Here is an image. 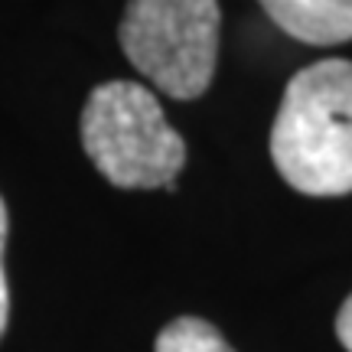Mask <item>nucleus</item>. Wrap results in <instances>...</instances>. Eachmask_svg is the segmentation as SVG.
<instances>
[{"label":"nucleus","instance_id":"6","mask_svg":"<svg viewBox=\"0 0 352 352\" xmlns=\"http://www.w3.org/2000/svg\"><path fill=\"white\" fill-rule=\"evenodd\" d=\"M3 245H7V206L0 199V340L10 316V294H7V274H3Z\"/></svg>","mask_w":352,"mask_h":352},{"label":"nucleus","instance_id":"4","mask_svg":"<svg viewBox=\"0 0 352 352\" xmlns=\"http://www.w3.org/2000/svg\"><path fill=\"white\" fill-rule=\"evenodd\" d=\"M287 36L310 46H340L352 39V0H258Z\"/></svg>","mask_w":352,"mask_h":352},{"label":"nucleus","instance_id":"2","mask_svg":"<svg viewBox=\"0 0 352 352\" xmlns=\"http://www.w3.org/2000/svg\"><path fill=\"white\" fill-rule=\"evenodd\" d=\"M82 147L111 186L173 189L186 166V144L147 85L114 78L82 108Z\"/></svg>","mask_w":352,"mask_h":352},{"label":"nucleus","instance_id":"7","mask_svg":"<svg viewBox=\"0 0 352 352\" xmlns=\"http://www.w3.org/2000/svg\"><path fill=\"white\" fill-rule=\"evenodd\" d=\"M336 336H340V342L352 352V294L346 297V303H342L340 314H336Z\"/></svg>","mask_w":352,"mask_h":352},{"label":"nucleus","instance_id":"3","mask_svg":"<svg viewBox=\"0 0 352 352\" xmlns=\"http://www.w3.org/2000/svg\"><path fill=\"white\" fill-rule=\"evenodd\" d=\"M219 0H127L118 39L131 65L164 95L192 101L212 85Z\"/></svg>","mask_w":352,"mask_h":352},{"label":"nucleus","instance_id":"1","mask_svg":"<svg viewBox=\"0 0 352 352\" xmlns=\"http://www.w3.org/2000/svg\"><path fill=\"white\" fill-rule=\"evenodd\" d=\"M271 160L297 192H352L349 59H320L287 82L271 127Z\"/></svg>","mask_w":352,"mask_h":352},{"label":"nucleus","instance_id":"5","mask_svg":"<svg viewBox=\"0 0 352 352\" xmlns=\"http://www.w3.org/2000/svg\"><path fill=\"white\" fill-rule=\"evenodd\" d=\"M153 352H235L228 340L209 320L199 316H176L173 323L160 329Z\"/></svg>","mask_w":352,"mask_h":352}]
</instances>
